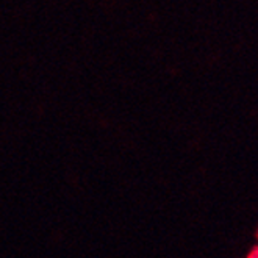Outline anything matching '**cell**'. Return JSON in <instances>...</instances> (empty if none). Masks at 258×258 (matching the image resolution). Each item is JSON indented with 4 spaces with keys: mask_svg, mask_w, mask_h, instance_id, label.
Instances as JSON below:
<instances>
[{
    "mask_svg": "<svg viewBox=\"0 0 258 258\" xmlns=\"http://www.w3.org/2000/svg\"><path fill=\"white\" fill-rule=\"evenodd\" d=\"M253 258H258V247H256V250L253 252Z\"/></svg>",
    "mask_w": 258,
    "mask_h": 258,
    "instance_id": "6da1fadb",
    "label": "cell"
}]
</instances>
